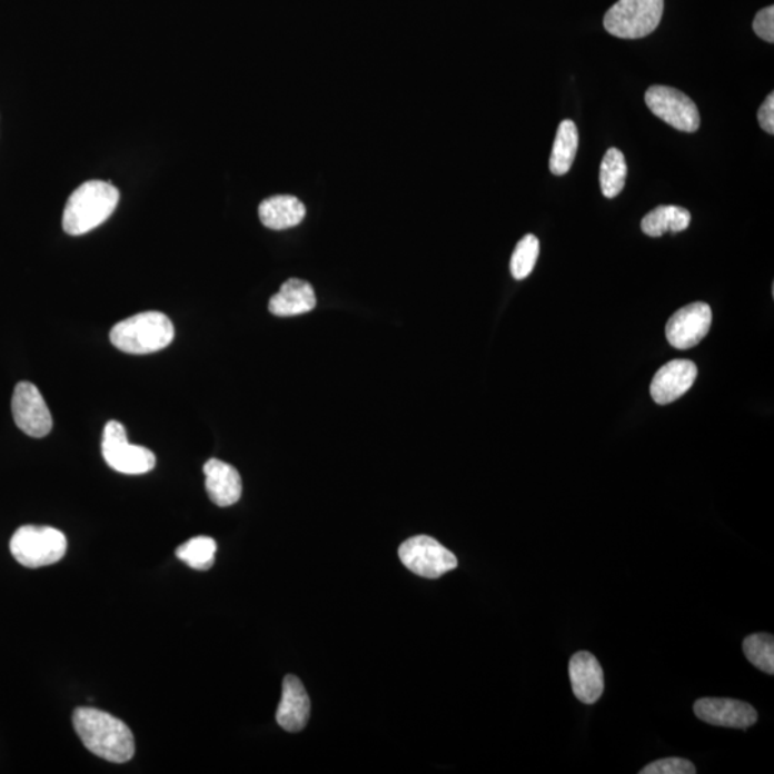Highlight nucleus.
I'll use <instances>...</instances> for the list:
<instances>
[{"instance_id": "f3484780", "label": "nucleus", "mask_w": 774, "mask_h": 774, "mask_svg": "<svg viewBox=\"0 0 774 774\" xmlns=\"http://www.w3.org/2000/svg\"><path fill=\"white\" fill-rule=\"evenodd\" d=\"M258 216L262 225L270 230H287L299 226L306 217V207L299 198L292 196H275L267 198L258 207Z\"/></svg>"}, {"instance_id": "b1692460", "label": "nucleus", "mask_w": 774, "mask_h": 774, "mask_svg": "<svg viewBox=\"0 0 774 774\" xmlns=\"http://www.w3.org/2000/svg\"><path fill=\"white\" fill-rule=\"evenodd\" d=\"M642 774H694L697 773L696 766L687 758L668 757L654 762L645 766Z\"/></svg>"}, {"instance_id": "9d476101", "label": "nucleus", "mask_w": 774, "mask_h": 774, "mask_svg": "<svg viewBox=\"0 0 774 774\" xmlns=\"http://www.w3.org/2000/svg\"><path fill=\"white\" fill-rule=\"evenodd\" d=\"M713 312L707 302H693L674 312L666 326L668 344L678 350L692 349L708 335Z\"/></svg>"}, {"instance_id": "ddd939ff", "label": "nucleus", "mask_w": 774, "mask_h": 774, "mask_svg": "<svg viewBox=\"0 0 774 774\" xmlns=\"http://www.w3.org/2000/svg\"><path fill=\"white\" fill-rule=\"evenodd\" d=\"M310 717V698L299 677L287 676L282 682V693L277 708V723L286 732H301Z\"/></svg>"}, {"instance_id": "f03ea898", "label": "nucleus", "mask_w": 774, "mask_h": 774, "mask_svg": "<svg viewBox=\"0 0 774 774\" xmlns=\"http://www.w3.org/2000/svg\"><path fill=\"white\" fill-rule=\"evenodd\" d=\"M119 201V191L106 181H88L69 197L63 210L62 226L69 236H82L103 225Z\"/></svg>"}, {"instance_id": "6e6552de", "label": "nucleus", "mask_w": 774, "mask_h": 774, "mask_svg": "<svg viewBox=\"0 0 774 774\" xmlns=\"http://www.w3.org/2000/svg\"><path fill=\"white\" fill-rule=\"evenodd\" d=\"M645 103L654 116L683 132H696L699 112L696 103L676 88L653 86L645 92Z\"/></svg>"}, {"instance_id": "0eeeda50", "label": "nucleus", "mask_w": 774, "mask_h": 774, "mask_svg": "<svg viewBox=\"0 0 774 774\" xmlns=\"http://www.w3.org/2000/svg\"><path fill=\"white\" fill-rule=\"evenodd\" d=\"M401 564L419 577L435 579L458 567V558L428 535L406 539L399 548Z\"/></svg>"}, {"instance_id": "a211bd4d", "label": "nucleus", "mask_w": 774, "mask_h": 774, "mask_svg": "<svg viewBox=\"0 0 774 774\" xmlns=\"http://www.w3.org/2000/svg\"><path fill=\"white\" fill-rule=\"evenodd\" d=\"M692 215L686 208L677 206H659L643 218L642 230L648 237H662L666 232L687 230Z\"/></svg>"}, {"instance_id": "393cba45", "label": "nucleus", "mask_w": 774, "mask_h": 774, "mask_svg": "<svg viewBox=\"0 0 774 774\" xmlns=\"http://www.w3.org/2000/svg\"><path fill=\"white\" fill-rule=\"evenodd\" d=\"M753 31L758 38L768 43L774 42V8L767 7L756 14L753 21Z\"/></svg>"}, {"instance_id": "412c9836", "label": "nucleus", "mask_w": 774, "mask_h": 774, "mask_svg": "<svg viewBox=\"0 0 774 774\" xmlns=\"http://www.w3.org/2000/svg\"><path fill=\"white\" fill-rule=\"evenodd\" d=\"M217 553L216 540L210 537H196L177 548V557L197 570H207L215 565Z\"/></svg>"}, {"instance_id": "6ab92c4d", "label": "nucleus", "mask_w": 774, "mask_h": 774, "mask_svg": "<svg viewBox=\"0 0 774 774\" xmlns=\"http://www.w3.org/2000/svg\"><path fill=\"white\" fill-rule=\"evenodd\" d=\"M578 150V129L574 121L565 119L559 123L550 151L549 170L554 176H565L573 167Z\"/></svg>"}, {"instance_id": "dca6fc26", "label": "nucleus", "mask_w": 774, "mask_h": 774, "mask_svg": "<svg viewBox=\"0 0 774 774\" xmlns=\"http://www.w3.org/2000/svg\"><path fill=\"white\" fill-rule=\"evenodd\" d=\"M316 302L310 282L290 279L282 282L280 291L271 297L269 310L277 317L300 316L315 309Z\"/></svg>"}, {"instance_id": "5701e85b", "label": "nucleus", "mask_w": 774, "mask_h": 774, "mask_svg": "<svg viewBox=\"0 0 774 774\" xmlns=\"http://www.w3.org/2000/svg\"><path fill=\"white\" fill-rule=\"evenodd\" d=\"M539 257V240L534 235H527L516 245L510 258V272L515 280H524L533 272Z\"/></svg>"}, {"instance_id": "1a4fd4ad", "label": "nucleus", "mask_w": 774, "mask_h": 774, "mask_svg": "<svg viewBox=\"0 0 774 774\" xmlns=\"http://www.w3.org/2000/svg\"><path fill=\"white\" fill-rule=\"evenodd\" d=\"M12 414L18 428L32 438H43L52 430L53 420L47 401L38 387L29 381L14 387Z\"/></svg>"}, {"instance_id": "4468645a", "label": "nucleus", "mask_w": 774, "mask_h": 774, "mask_svg": "<svg viewBox=\"0 0 774 774\" xmlns=\"http://www.w3.org/2000/svg\"><path fill=\"white\" fill-rule=\"evenodd\" d=\"M569 678L575 697L585 704L597 703L604 693V672L598 659L588 652L574 654L569 662Z\"/></svg>"}, {"instance_id": "9b49d317", "label": "nucleus", "mask_w": 774, "mask_h": 774, "mask_svg": "<svg viewBox=\"0 0 774 774\" xmlns=\"http://www.w3.org/2000/svg\"><path fill=\"white\" fill-rule=\"evenodd\" d=\"M694 714L713 726L747 728L757 722L756 708L733 698L706 697L694 703Z\"/></svg>"}, {"instance_id": "20e7f679", "label": "nucleus", "mask_w": 774, "mask_h": 774, "mask_svg": "<svg viewBox=\"0 0 774 774\" xmlns=\"http://www.w3.org/2000/svg\"><path fill=\"white\" fill-rule=\"evenodd\" d=\"M67 537L52 527L24 525L13 534L11 553L27 568H42L57 564L67 554Z\"/></svg>"}, {"instance_id": "2eb2a0df", "label": "nucleus", "mask_w": 774, "mask_h": 774, "mask_svg": "<svg viewBox=\"0 0 774 774\" xmlns=\"http://www.w3.org/2000/svg\"><path fill=\"white\" fill-rule=\"evenodd\" d=\"M205 475L207 493L212 503L226 508L240 500L242 483L235 466L220 459H210L205 465Z\"/></svg>"}, {"instance_id": "aec40b11", "label": "nucleus", "mask_w": 774, "mask_h": 774, "mask_svg": "<svg viewBox=\"0 0 774 774\" xmlns=\"http://www.w3.org/2000/svg\"><path fill=\"white\" fill-rule=\"evenodd\" d=\"M628 167L624 153L618 148H609L605 152L599 171V182L604 197L615 198L624 190L627 181Z\"/></svg>"}, {"instance_id": "39448f33", "label": "nucleus", "mask_w": 774, "mask_h": 774, "mask_svg": "<svg viewBox=\"0 0 774 774\" xmlns=\"http://www.w3.org/2000/svg\"><path fill=\"white\" fill-rule=\"evenodd\" d=\"M664 0H618L604 18L608 33L622 39H639L656 31L662 22Z\"/></svg>"}, {"instance_id": "f8f14e48", "label": "nucleus", "mask_w": 774, "mask_h": 774, "mask_svg": "<svg viewBox=\"0 0 774 774\" xmlns=\"http://www.w3.org/2000/svg\"><path fill=\"white\" fill-rule=\"evenodd\" d=\"M697 374V366L693 361H669L653 377L652 387H649L652 398L658 405L673 404L692 389Z\"/></svg>"}, {"instance_id": "a878e982", "label": "nucleus", "mask_w": 774, "mask_h": 774, "mask_svg": "<svg viewBox=\"0 0 774 774\" xmlns=\"http://www.w3.org/2000/svg\"><path fill=\"white\" fill-rule=\"evenodd\" d=\"M758 118V123H761V127L764 129V131L771 133L773 136L774 133V96L773 92L771 96L766 98V101L763 102V106L761 109H758L757 113Z\"/></svg>"}, {"instance_id": "f257e3e1", "label": "nucleus", "mask_w": 774, "mask_h": 774, "mask_svg": "<svg viewBox=\"0 0 774 774\" xmlns=\"http://www.w3.org/2000/svg\"><path fill=\"white\" fill-rule=\"evenodd\" d=\"M72 722L83 746L103 761L127 763L136 754L132 732L112 714L92 707H78Z\"/></svg>"}, {"instance_id": "7ed1b4c3", "label": "nucleus", "mask_w": 774, "mask_h": 774, "mask_svg": "<svg viewBox=\"0 0 774 774\" xmlns=\"http://www.w3.org/2000/svg\"><path fill=\"white\" fill-rule=\"evenodd\" d=\"M173 325L160 311L140 312L119 321L111 330V341L117 349L131 355L156 354L173 340Z\"/></svg>"}, {"instance_id": "423d86ee", "label": "nucleus", "mask_w": 774, "mask_h": 774, "mask_svg": "<svg viewBox=\"0 0 774 774\" xmlns=\"http://www.w3.org/2000/svg\"><path fill=\"white\" fill-rule=\"evenodd\" d=\"M102 455L113 470L126 475L150 473L157 464L153 452L129 444L126 428L117 420L108 421L103 429Z\"/></svg>"}, {"instance_id": "4be33fe9", "label": "nucleus", "mask_w": 774, "mask_h": 774, "mask_svg": "<svg viewBox=\"0 0 774 774\" xmlns=\"http://www.w3.org/2000/svg\"><path fill=\"white\" fill-rule=\"evenodd\" d=\"M744 654L754 667L774 674V638L771 634H752L743 642Z\"/></svg>"}]
</instances>
